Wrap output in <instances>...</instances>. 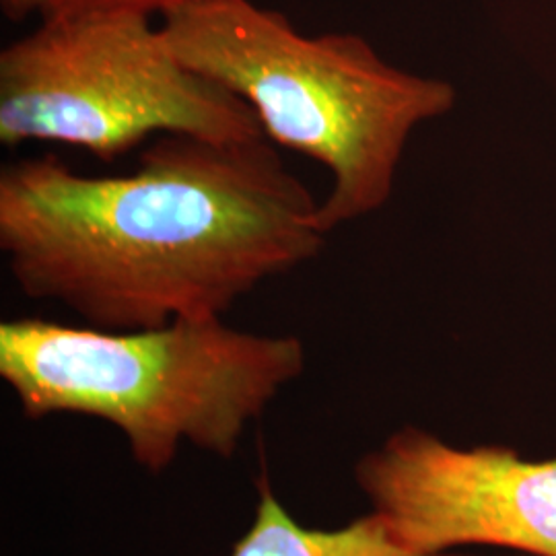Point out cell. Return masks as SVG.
Listing matches in <instances>:
<instances>
[{"instance_id":"obj_3","label":"cell","mask_w":556,"mask_h":556,"mask_svg":"<svg viewBox=\"0 0 556 556\" xmlns=\"http://www.w3.org/2000/svg\"><path fill=\"white\" fill-rule=\"evenodd\" d=\"M305 369L295 337L229 328L223 318L101 330L21 318L0 324V378L23 415H83L114 425L160 475L181 443L231 457L248 425Z\"/></svg>"},{"instance_id":"obj_1","label":"cell","mask_w":556,"mask_h":556,"mask_svg":"<svg viewBox=\"0 0 556 556\" xmlns=\"http://www.w3.org/2000/svg\"><path fill=\"white\" fill-rule=\"evenodd\" d=\"M319 202L266 137L167 135L126 176L54 155L0 172V250L21 291L101 330L223 318L324 250Z\"/></svg>"},{"instance_id":"obj_7","label":"cell","mask_w":556,"mask_h":556,"mask_svg":"<svg viewBox=\"0 0 556 556\" xmlns=\"http://www.w3.org/2000/svg\"><path fill=\"white\" fill-rule=\"evenodd\" d=\"M199 0H60L59 7L48 15H66V13H80V11H103V9H118V11H137L149 17H163L169 11L179 7L192 4ZM46 20V17H43Z\"/></svg>"},{"instance_id":"obj_6","label":"cell","mask_w":556,"mask_h":556,"mask_svg":"<svg viewBox=\"0 0 556 556\" xmlns=\"http://www.w3.org/2000/svg\"><path fill=\"white\" fill-rule=\"evenodd\" d=\"M231 556H447L425 555L400 542L374 511L338 530L301 526L262 482L256 517Z\"/></svg>"},{"instance_id":"obj_2","label":"cell","mask_w":556,"mask_h":556,"mask_svg":"<svg viewBox=\"0 0 556 556\" xmlns=\"http://www.w3.org/2000/svg\"><path fill=\"white\" fill-rule=\"evenodd\" d=\"M160 27L186 66L254 110L266 139L332 174L318 208L326 236L390 200L410 132L456 103L450 83L394 68L361 36H303L252 0H199Z\"/></svg>"},{"instance_id":"obj_4","label":"cell","mask_w":556,"mask_h":556,"mask_svg":"<svg viewBox=\"0 0 556 556\" xmlns=\"http://www.w3.org/2000/svg\"><path fill=\"white\" fill-rule=\"evenodd\" d=\"M266 137L254 110L172 52L153 17L80 11L41 20L0 52V142H60L114 161L151 137Z\"/></svg>"},{"instance_id":"obj_5","label":"cell","mask_w":556,"mask_h":556,"mask_svg":"<svg viewBox=\"0 0 556 556\" xmlns=\"http://www.w3.org/2000/svg\"><path fill=\"white\" fill-rule=\"evenodd\" d=\"M355 477L374 514L417 553L498 546L556 556V457L462 450L406 427L363 457Z\"/></svg>"},{"instance_id":"obj_8","label":"cell","mask_w":556,"mask_h":556,"mask_svg":"<svg viewBox=\"0 0 556 556\" xmlns=\"http://www.w3.org/2000/svg\"><path fill=\"white\" fill-rule=\"evenodd\" d=\"M59 4L60 0H0L2 13L13 21L27 20V17H34V15H40L43 20Z\"/></svg>"}]
</instances>
